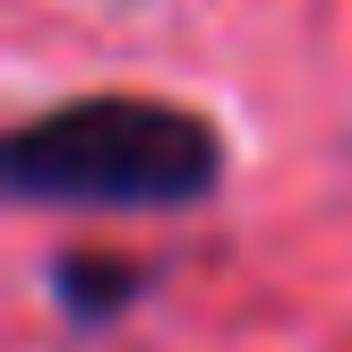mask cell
<instances>
[{
  "label": "cell",
  "instance_id": "2",
  "mask_svg": "<svg viewBox=\"0 0 352 352\" xmlns=\"http://www.w3.org/2000/svg\"><path fill=\"white\" fill-rule=\"evenodd\" d=\"M155 258H129V250H60L43 267L52 301H60V318L78 327V336H103V327H120L138 301L155 292Z\"/></svg>",
  "mask_w": 352,
  "mask_h": 352
},
{
  "label": "cell",
  "instance_id": "1",
  "mask_svg": "<svg viewBox=\"0 0 352 352\" xmlns=\"http://www.w3.org/2000/svg\"><path fill=\"white\" fill-rule=\"evenodd\" d=\"M232 172V138L181 95H69L0 138V181L17 206H95V215H189Z\"/></svg>",
  "mask_w": 352,
  "mask_h": 352
}]
</instances>
